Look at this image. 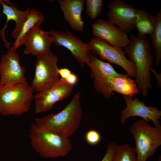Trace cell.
Segmentation results:
<instances>
[{"instance_id":"6da1fadb","label":"cell","mask_w":161,"mask_h":161,"mask_svg":"<svg viewBox=\"0 0 161 161\" xmlns=\"http://www.w3.org/2000/svg\"><path fill=\"white\" fill-rule=\"evenodd\" d=\"M124 48L128 59L135 64L136 74L134 81L139 92L143 96H146L148 90L152 87L150 72L154 55L151 54L150 41L145 36H136L132 34L129 44Z\"/></svg>"},{"instance_id":"7a4b0ae2","label":"cell","mask_w":161,"mask_h":161,"mask_svg":"<svg viewBox=\"0 0 161 161\" xmlns=\"http://www.w3.org/2000/svg\"><path fill=\"white\" fill-rule=\"evenodd\" d=\"M81 92L73 96L70 102L61 111L35 119L38 126L69 138L78 129L83 109L80 103Z\"/></svg>"},{"instance_id":"3957f363","label":"cell","mask_w":161,"mask_h":161,"mask_svg":"<svg viewBox=\"0 0 161 161\" xmlns=\"http://www.w3.org/2000/svg\"><path fill=\"white\" fill-rule=\"evenodd\" d=\"M29 136L32 147L45 158L64 156L72 148L69 138L41 127L35 123L30 125Z\"/></svg>"},{"instance_id":"277c9868","label":"cell","mask_w":161,"mask_h":161,"mask_svg":"<svg viewBox=\"0 0 161 161\" xmlns=\"http://www.w3.org/2000/svg\"><path fill=\"white\" fill-rule=\"evenodd\" d=\"M34 91L28 84L0 85V114L20 117L27 112L34 98Z\"/></svg>"},{"instance_id":"5b68a950","label":"cell","mask_w":161,"mask_h":161,"mask_svg":"<svg viewBox=\"0 0 161 161\" xmlns=\"http://www.w3.org/2000/svg\"><path fill=\"white\" fill-rule=\"evenodd\" d=\"M130 131L135 140L137 161H146L161 145V128L152 127L142 119L132 125Z\"/></svg>"},{"instance_id":"8992f818","label":"cell","mask_w":161,"mask_h":161,"mask_svg":"<svg viewBox=\"0 0 161 161\" xmlns=\"http://www.w3.org/2000/svg\"><path fill=\"white\" fill-rule=\"evenodd\" d=\"M89 52L98 56L100 59L120 66L127 72L128 76L135 78L136 69L134 63L127 58L122 48L112 45L104 40L94 36L88 44Z\"/></svg>"},{"instance_id":"52a82bcc","label":"cell","mask_w":161,"mask_h":161,"mask_svg":"<svg viewBox=\"0 0 161 161\" xmlns=\"http://www.w3.org/2000/svg\"><path fill=\"white\" fill-rule=\"evenodd\" d=\"M57 56L51 51L37 57L35 73L31 85L37 92L49 89L60 78Z\"/></svg>"},{"instance_id":"ba28073f","label":"cell","mask_w":161,"mask_h":161,"mask_svg":"<svg viewBox=\"0 0 161 161\" xmlns=\"http://www.w3.org/2000/svg\"><path fill=\"white\" fill-rule=\"evenodd\" d=\"M86 64L91 70L90 76L94 80L93 85L96 91L108 99L114 92L110 87L109 81L112 77L121 76L109 63L98 58L90 53Z\"/></svg>"},{"instance_id":"9c48e42d","label":"cell","mask_w":161,"mask_h":161,"mask_svg":"<svg viewBox=\"0 0 161 161\" xmlns=\"http://www.w3.org/2000/svg\"><path fill=\"white\" fill-rule=\"evenodd\" d=\"M74 86L61 78L49 89L38 92L34 98L35 113L37 114L51 110L55 103L71 94Z\"/></svg>"},{"instance_id":"30bf717a","label":"cell","mask_w":161,"mask_h":161,"mask_svg":"<svg viewBox=\"0 0 161 161\" xmlns=\"http://www.w3.org/2000/svg\"><path fill=\"white\" fill-rule=\"evenodd\" d=\"M49 32L54 45L68 49L82 67L86 64L90 53L88 44L69 31L51 30Z\"/></svg>"},{"instance_id":"8fae6325","label":"cell","mask_w":161,"mask_h":161,"mask_svg":"<svg viewBox=\"0 0 161 161\" xmlns=\"http://www.w3.org/2000/svg\"><path fill=\"white\" fill-rule=\"evenodd\" d=\"M8 49L0 62V85L28 84L25 76V69L20 64L18 54L11 47Z\"/></svg>"},{"instance_id":"7c38bea8","label":"cell","mask_w":161,"mask_h":161,"mask_svg":"<svg viewBox=\"0 0 161 161\" xmlns=\"http://www.w3.org/2000/svg\"><path fill=\"white\" fill-rule=\"evenodd\" d=\"M107 6V20L117 25L126 33L135 29L137 9L128 5L124 0H113L108 3Z\"/></svg>"},{"instance_id":"4fadbf2b","label":"cell","mask_w":161,"mask_h":161,"mask_svg":"<svg viewBox=\"0 0 161 161\" xmlns=\"http://www.w3.org/2000/svg\"><path fill=\"white\" fill-rule=\"evenodd\" d=\"M126 106L121 113L120 123L124 124L126 120L131 117H141L148 123L152 121L155 127L161 128L159 120L161 119V111L156 107L147 106L144 102L137 97L133 99L132 96L123 95Z\"/></svg>"},{"instance_id":"5bb4252c","label":"cell","mask_w":161,"mask_h":161,"mask_svg":"<svg viewBox=\"0 0 161 161\" xmlns=\"http://www.w3.org/2000/svg\"><path fill=\"white\" fill-rule=\"evenodd\" d=\"M92 34L113 46L121 48L130 42L127 33L108 20L98 19L92 24Z\"/></svg>"},{"instance_id":"9a60e30c","label":"cell","mask_w":161,"mask_h":161,"mask_svg":"<svg viewBox=\"0 0 161 161\" xmlns=\"http://www.w3.org/2000/svg\"><path fill=\"white\" fill-rule=\"evenodd\" d=\"M52 43L49 32L45 31L39 27H33L26 35L22 44L26 48L24 53L31 54L36 57L50 51Z\"/></svg>"},{"instance_id":"2e32d148","label":"cell","mask_w":161,"mask_h":161,"mask_svg":"<svg viewBox=\"0 0 161 161\" xmlns=\"http://www.w3.org/2000/svg\"><path fill=\"white\" fill-rule=\"evenodd\" d=\"M8 0H0V5L3 8V13L6 17V21L5 26L0 30V38L4 41L5 46L7 49L11 47V43L7 42L5 36V31L7 24L10 20L14 21L16 27L11 32L12 36L16 40L19 35L24 23L27 20L30 12V9L27 8L24 11L18 10L16 6Z\"/></svg>"},{"instance_id":"e0dca14e","label":"cell","mask_w":161,"mask_h":161,"mask_svg":"<svg viewBox=\"0 0 161 161\" xmlns=\"http://www.w3.org/2000/svg\"><path fill=\"white\" fill-rule=\"evenodd\" d=\"M64 19L73 30L78 32L83 30L84 22L81 14L83 9V0H58Z\"/></svg>"},{"instance_id":"ac0fdd59","label":"cell","mask_w":161,"mask_h":161,"mask_svg":"<svg viewBox=\"0 0 161 161\" xmlns=\"http://www.w3.org/2000/svg\"><path fill=\"white\" fill-rule=\"evenodd\" d=\"M111 90L123 95L132 96L139 93L134 81L127 74L111 78L109 81Z\"/></svg>"},{"instance_id":"d6986e66","label":"cell","mask_w":161,"mask_h":161,"mask_svg":"<svg viewBox=\"0 0 161 161\" xmlns=\"http://www.w3.org/2000/svg\"><path fill=\"white\" fill-rule=\"evenodd\" d=\"M44 16L42 13L37 11L35 9H30V12L27 19L22 27L20 33L13 43L11 48L13 49H16L22 44L23 39L27 33L33 27H39L44 21Z\"/></svg>"},{"instance_id":"ffe728a7","label":"cell","mask_w":161,"mask_h":161,"mask_svg":"<svg viewBox=\"0 0 161 161\" xmlns=\"http://www.w3.org/2000/svg\"><path fill=\"white\" fill-rule=\"evenodd\" d=\"M156 21L155 16L137 9L135 25L139 36H145L150 34L153 30Z\"/></svg>"},{"instance_id":"44dd1931","label":"cell","mask_w":161,"mask_h":161,"mask_svg":"<svg viewBox=\"0 0 161 161\" xmlns=\"http://www.w3.org/2000/svg\"><path fill=\"white\" fill-rule=\"evenodd\" d=\"M156 21L153 30L149 34L151 41L154 48V55L156 58V65L158 66L161 60V10L155 15Z\"/></svg>"},{"instance_id":"7402d4cb","label":"cell","mask_w":161,"mask_h":161,"mask_svg":"<svg viewBox=\"0 0 161 161\" xmlns=\"http://www.w3.org/2000/svg\"><path fill=\"white\" fill-rule=\"evenodd\" d=\"M136 151L128 144L117 145L112 161H137Z\"/></svg>"},{"instance_id":"603a6c76","label":"cell","mask_w":161,"mask_h":161,"mask_svg":"<svg viewBox=\"0 0 161 161\" xmlns=\"http://www.w3.org/2000/svg\"><path fill=\"white\" fill-rule=\"evenodd\" d=\"M86 13L91 19L96 18L103 9V0H86Z\"/></svg>"},{"instance_id":"cb8c5ba5","label":"cell","mask_w":161,"mask_h":161,"mask_svg":"<svg viewBox=\"0 0 161 161\" xmlns=\"http://www.w3.org/2000/svg\"><path fill=\"white\" fill-rule=\"evenodd\" d=\"M85 140L89 144L95 145L99 143L101 140V136L96 130L92 129L88 131L85 135Z\"/></svg>"},{"instance_id":"d4e9b609","label":"cell","mask_w":161,"mask_h":161,"mask_svg":"<svg viewBox=\"0 0 161 161\" xmlns=\"http://www.w3.org/2000/svg\"><path fill=\"white\" fill-rule=\"evenodd\" d=\"M117 145L115 142L109 143L107 147L106 153L101 161H112L114 151Z\"/></svg>"},{"instance_id":"484cf974","label":"cell","mask_w":161,"mask_h":161,"mask_svg":"<svg viewBox=\"0 0 161 161\" xmlns=\"http://www.w3.org/2000/svg\"><path fill=\"white\" fill-rule=\"evenodd\" d=\"M58 71L61 78L64 80H66L72 73L69 69L67 68L58 69Z\"/></svg>"},{"instance_id":"4316f807","label":"cell","mask_w":161,"mask_h":161,"mask_svg":"<svg viewBox=\"0 0 161 161\" xmlns=\"http://www.w3.org/2000/svg\"><path fill=\"white\" fill-rule=\"evenodd\" d=\"M65 80L69 83L74 86L78 82V78L76 75L72 73Z\"/></svg>"},{"instance_id":"83f0119b","label":"cell","mask_w":161,"mask_h":161,"mask_svg":"<svg viewBox=\"0 0 161 161\" xmlns=\"http://www.w3.org/2000/svg\"><path fill=\"white\" fill-rule=\"evenodd\" d=\"M151 72H153L155 75L156 79L157 81V86L160 88L161 87V73L158 74L152 68L151 69Z\"/></svg>"},{"instance_id":"f1b7e54d","label":"cell","mask_w":161,"mask_h":161,"mask_svg":"<svg viewBox=\"0 0 161 161\" xmlns=\"http://www.w3.org/2000/svg\"><path fill=\"white\" fill-rule=\"evenodd\" d=\"M159 159L158 160V161H161V157H159Z\"/></svg>"},{"instance_id":"f546056e","label":"cell","mask_w":161,"mask_h":161,"mask_svg":"<svg viewBox=\"0 0 161 161\" xmlns=\"http://www.w3.org/2000/svg\"><path fill=\"white\" fill-rule=\"evenodd\" d=\"M1 16V15L0 14V16Z\"/></svg>"}]
</instances>
